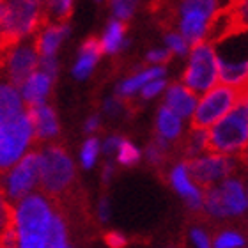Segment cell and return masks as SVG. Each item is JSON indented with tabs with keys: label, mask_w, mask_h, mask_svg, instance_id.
I'll return each instance as SVG.
<instances>
[{
	"label": "cell",
	"mask_w": 248,
	"mask_h": 248,
	"mask_svg": "<svg viewBox=\"0 0 248 248\" xmlns=\"http://www.w3.org/2000/svg\"><path fill=\"white\" fill-rule=\"evenodd\" d=\"M99 156V140L98 139H89L83 144L82 151H80V161H82L83 169H93L98 161Z\"/></svg>",
	"instance_id": "83f0119b"
},
{
	"label": "cell",
	"mask_w": 248,
	"mask_h": 248,
	"mask_svg": "<svg viewBox=\"0 0 248 248\" xmlns=\"http://www.w3.org/2000/svg\"><path fill=\"white\" fill-rule=\"evenodd\" d=\"M245 243H247V239H245L239 232L225 231V232L218 234L213 245L218 248H238V247H245Z\"/></svg>",
	"instance_id": "f1b7e54d"
},
{
	"label": "cell",
	"mask_w": 248,
	"mask_h": 248,
	"mask_svg": "<svg viewBox=\"0 0 248 248\" xmlns=\"http://www.w3.org/2000/svg\"><path fill=\"white\" fill-rule=\"evenodd\" d=\"M103 52L101 48V41H98L96 37H89L87 41L83 43L78 53V61L73 67V77L77 80H85L91 77L93 69L96 67L99 61V55Z\"/></svg>",
	"instance_id": "ac0fdd59"
},
{
	"label": "cell",
	"mask_w": 248,
	"mask_h": 248,
	"mask_svg": "<svg viewBox=\"0 0 248 248\" xmlns=\"http://www.w3.org/2000/svg\"><path fill=\"white\" fill-rule=\"evenodd\" d=\"M145 156L149 160L151 165H161L169 156V140H165L163 137H156L145 149Z\"/></svg>",
	"instance_id": "484cf974"
},
{
	"label": "cell",
	"mask_w": 248,
	"mask_h": 248,
	"mask_svg": "<svg viewBox=\"0 0 248 248\" xmlns=\"http://www.w3.org/2000/svg\"><path fill=\"white\" fill-rule=\"evenodd\" d=\"M11 217H13V215H11ZM9 220H11V218H9ZM9 220H2V218H0V232H2V231H4L5 225L9 223Z\"/></svg>",
	"instance_id": "7bdbcfd3"
},
{
	"label": "cell",
	"mask_w": 248,
	"mask_h": 248,
	"mask_svg": "<svg viewBox=\"0 0 248 248\" xmlns=\"http://www.w3.org/2000/svg\"><path fill=\"white\" fill-rule=\"evenodd\" d=\"M98 215H99V220H101V222H107V220L110 218V201L107 199V197H103V199L99 201Z\"/></svg>",
	"instance_id": "f35d334b"
},
{
	"label": "cell",
	"mask_w": 248,
	"mask_h": 248,
	"mask_svg": "<svg viewBox=\"0 0 248 248\" xmlns=\"http://www.w3.org/2000/svg\"><path fill=\"white\" fill-rule=\"evenodd\" d=\"M115 155H117V161L123 167H133L140 160L139 147H135L129 140H123V144L119 145V149L115 151Z\"/></svg>",
	"instance_id": "4316f807"
},
{
	"label": "cell",
	"mask_w": 248,
	"mask_h": 248,
	"mask_svg": "<svg viewBox=\"0 0 248 248\" xmlns=\"http://www.w3.org/2000/svg\"><path fill=\"white\" fill-rule=\"evenodd\" d=\"M186 165H188L193 181L199 186L207 188L217 181H222L227 176H231L234 169L238 167V161L234 155H223V153L213 151L209 155L193 156Z\"/></svg>",
	"instance_id": "8fae6325"
},
{
	"label": "cell",
	"mask_w": 248,
	"mask_h": 248,
	"mask_svg": "<svg viewBox=\"0 0 248 248\" xmlns=\"http://www.w3.org/2000/svg\"><path fill=\"white\" fill-rule=\"evenodd\" d=\"M170 183L174 186V190L185 199L190 209L199 211L204 206V193L201 191L199 185L193 181L188 165L186 163H177L170 172Z\"/></svg>",
	"instance_id": "7c38bea8"
},
{
	"label": "cell",
	"mask_w": 248,
	"mask_h": 248,
	"mask_svg": "<svg viewBox=\"0 0 248 248\" xmlns=\"http://www.w3.org/2000/svg\"><path fill=\"white\" fill-rule=\"evenodd\" d=\"M239 103V93L238 89L231 85H213L209 91L204 93L199 101L197 108L193 112V121L191 126L197 128H211L213 124L220 121L223 115Z\"/></svg>",
	"instance_id": "30bf717a"
},
{
	"label": "cell",
	"mask_w": 248,
	"mask_h": 248,
	"mask_svg": "<svg viewBox=\"0 0 248 248\" xmlns=\"http://www.w3.org/2000/svg\"><path fill=\"white\" fill-rule=\"evenodd\" d=\"M23 112H25V105L18 87L7 78H0V123L16 119Z\"/></svg>",
	"instance_id": "2e32d148"
},
{
	"label": "cell",
	"mask_w": 248,
	"mask_h": 248,
	"mask_svg": "<svg viewBox=\"0 0 248 248\" xmlns=\"http://www.w3.org/2000/svg\"><path fill=\"white\" fill-rule=\"evenodd\" d=\"M147 59H149V62H155V64L169 62L172 59V52L170 50H153V52L147 53Z\"/></svg>",
	"instance_id": "d590c367"
},
{
	"label": "cell",
	"mask_w": 248,
	"mask_h": 248,
	"mask_svg": "<svg viewBox=\"0 0 248 248\" xmlns=\"http://www.w3.org/2000/svg\"><path fill=\"white\" fill-rule=\"evenodd\" d=\"M75 0H46L43 18L46 23H66L71 16Z\"/></svg>",
	"instance_id": "7402d4cb"
},
{
	"label": "cell",
	"mask_w": 248,
	"mask_h": 248,
	"mask_svg": "<svg viewBox=\"0 0 248 248\" xmlns=\"http://www.w3.org/2000/svg\"><path fill=\"white\" fill-rule=\"evenodd\" d=\"M220 0H181L177 7L179 31L191 46L206 39L207 27L220 11Z\"/></svg>",
	"instance_id": "9c48e42d"
},
{
	"label": "cell",
	"mask_w": 248,
	"mask_h": 248,
	"mask_svg": "<svg viewBox=\"0 0 248 248\" xmlns=\"http://www.w3.org/2000/svg\"><path fill=\"white\" fill-rule=\"evenodd\" d=\"M43 0H2L0 34L4 41L16 43L36 32L43 23Z\"/></svg>",
	"instance_id": "7a4b0ae2"
},
{
	"label": "cell",
	"mask_w": 248,
	"mask_h": 248,
	"mask_svg": "<svg viewBox=\"0 0 248 248\" xmlns=\"http://www.w3.org/2000/svg\"><path fill=\"white\" fill-rule=\"evenodd\" d=\"M98 126H99V117L98 115H91L87 121H85V131H94V129H98Z\"/></svg>",
	"instance_id": "ab89813d"
},
{
	"label": "cell",
	"mask_w": 248,
	"mask_h": 248,
	"mask_svg": "<svg viewBox=\"0 0 248 248\" xmlns=\"http://www.w3.org/2000/svg\"><path fill=\"white\" fill-rule=\"evenodd\" d=\"M123 137H117V135H114V137H108L107 139V142H105L103 145V153L105 155H114L115 151L119 149V145L123 144Z\"/></svg>",
	"instance_id": "8d00e7d4"
},
{
	"label": "cell",
	"mask_w": 248,
	"mask_h": 248,
	"mask_svg": "<svg viewBox=\"0 0 248 248\" xmlns=\"http://www.w3.org/2000/svg\"><path fill=\"white\" fill-rule=\"evenodd\" d=\"M105 243L108 245V247L119 248V247H124V245H126V238L119 232H108L107 236H105Z\"/></svg>",
	"instance_id": "74e56055"
},
{
	"label": "cell",
	"mask_w": 248,
	"mask_h": 248,
	"mask_svg": "<svg viewBox=\"0 0 248 248\" xmlns=\"http://www.w3.org/2000/svg\"><path fill=\"white\" fill-rule=\"evenodd\" d=\"M75 181V165L66 151L59 145H50L41 153L39 185L43 191L52 197L66 193Z\"/></svg>",
	"instance_id": "8992f818"
},
{
	"label": "cell",
	"mask_w": 248,
	"mask_h": 248,
	"mask_svg": "<svg viewBox=\"0 0 248 248\" xmlns=\"http://www.w3.org/2000/svg\"><path fill=\"white\" fill-rule=\"evenodd\" d=\"M96 2H101V0H96Z\"/></svg>",
	"instance_id": "bcb514c9"
},
{
	"label": "cell",
	"mask_w": 248,
	"mask_h": 248,
	"mask_svg": "<svg viewBox=\"0 0 248 248\" xmlns=\"http://www.w3.org/2000/svg\"><path fill=\"white\" fill-rule=\"evenodd\" d=\"M112 174H114V165L108 161V163L105 165V169H103V181L108 183L110 179H112Z\"/></svg>",
	"instance_id": "60d3db41"
},
{
	"label": "cell",
	"mask_w": 248,
	"mask_h": 248,
	"mask_svg": "<svg viewBox=\"0 0 248 248\" xmlns=\"http://www.w3.org/2000/svg\"><path fill=\"white\" fill-rule=\"evenodd\" d=\"M241 161H243L245 167L248 169V144H247V147H245V149L241 151Z\"/></svg>",
	"instance_id": "b9f144b4"
},
{
	"label": "cell",
	"mask_w": 248,
	"mask_h": 248,
	"mask_svg": "<svg viewBox=\"0 0 248 248\" xmlns=\"http://www.w3.org/2000/svg\"><path fill=\"white\" fill-rule=\"evenodd\" d=\"M139 0H112V13L119 20H129L137 9Z\"/></svg>",
	"instance_id": "f546056e"
},
{
	"label": "cell",
	"mask_w": 248,
	"mask_h": 248,
	"mask_svg": "<svg viewBox=\"0 0 248 248\" xmlns=\"http://www.w3.org/2000/svg\"><path fill=\"white\" fill-rule=\"evenodd\" d=\"M190 238H191V241H193V245H195V247H199V248H207L209 245H213L206 231H202V229H199V227L191 229Z\"/></svg>",
	"instance_id": "d6a6232c"
},
{
	"label": "cell",
	"mask_w": 248,
	"mask_h": 248,
	"mask_svg": "<svg viewBox=\"0 0 248 248\" xmlns=\"http://www.w3.org/2000/svg\"><path fill=\"white\" fill-rule=\"evenodd\" d=\"M163 75H165V69H163L161 66H155V67H149V69H144V71L135 73L133 77L126 78L124 82L119 83V87H117V96H119L121 99L131 98V96H133L135 93H139L140 89L144 87L149 80L163 77Z\"/></svg>",
	"instance_id": "d6986e66"
},
{
	"label": "cell",
	"mask_w": 248,
	"mask_h": 248,
	"mask_svg": "<svg viewBox=\"0 0 248 248\" xmlns=\"http://www.w3.org/2000/svg\"><path fill=\"white\" fill-rule=\"evenodd\" d=\"M39 69H43L45 73H48L50 77H57L59 66H57V59L55 55L53 57H39Z\"/></svg>",
	"instance_id": "836d02e7"
},
{
	"label": "cell",
	"mask_w": 248,
	"mask_h": 248,
	"mask_svg": "<svg viewBox=\"0 0 248 248\" xmlns=\"http://www.w3.org/2000/svg\"><path fill=\"white\" fill-rule=\"evenodd\" d=\"M34 137V128L29 110L20 114L16 119L0 123V176L16 165L25 155Z\"/></svg>",
	"instance_id": "5b68a950"
},
{
	"label": "cell",
	"mask_w": 248,
	"mask_h": 248,
	"mask_svg": "<svg viewBox=\"0 0 248 248\" xmlns=\"http://www.w3.org/2000/svg\"><path fill=\"white\" fill-rule=\"evenodd\" d=\"M67 34H69L67 23H43L37 29L36 37V50L39 57H53Z\"/></svg>",
	"instance_id": "4fadbf2b"
},
{
	"label": "cell",
	"mask_w": 248,
	"mask_h": 248,
	"mask_svg": "<svg viewBox=\"0 0 248 248\" xmlns=\"http://www.w3.org/2000/svg\"><path fill=\"white\" fill-rule=\"evenodd\" d=\"M53 209L43 195L29 193L13 207V222L18 231V247L46 248Z\"/></svg>",
	"instance_id": "6da1fadb"
},
{
	"label": "cell",
	"mask_w": 248,
	"mask_h": 248,
	"mask_svg": "<svg viewBox=\"0 0 248 248\" xmlns=\"http://www.w3.org/2000/svg\"><path fill=\"white\" fill-rule=\"evenodd\" d=\"M41 172V153L31 151L21 156L20 161L0 176V190L4 191L7 201L18 202L29 195L34 186L39 183Z\"/></svg>",
	"instance_id": "ba28073f"
},
{
	"label": "cell",
	"mask_w": 248,
	"mask_h": 248,
	"mask_svg": "<svg viewBox=\"0 0 248 248\" xmlns=\"http://www.w3.org/2000/svg\"><path fill=\"white\" fill-rule=\"evenodd\" d=\"M247 193H248V188H247Z\"/></svg>",
	"instance_id": "7dc6e473"
},
{
	"label": "cell",
	"mask_w": 248,
	"mask_h": 248,
	"mask_svg": "<svg viewBox=\"0 0 248 248\" xmlns=\"http://www.w3.org/2000/svg\"><path fill=\"white\" fill-rule=\"evenodd\" d=\"M232 16L236 31H248V0H229L225 5Z\"/></svg>",
	"instance_id": "d4e9b609"
},
{
	"label": "cell",
	"mask_w": 248,
	"mask_h": 248,
	"mask_svg": "<svg viewBox=\"0 0 248 248\" xmlns=\"http://www.w3.org/2000/svg\"><path fill=\"white\" fill-rule=\"evenodd\" d=\"M197 101H199V99H197V94L191 93L186 85L176 83V85H170V87L167 89L165 105L170 110H174L181 119L193 115V112H195V108H197Z\"/></svg>",
	"instance_id": "e0dca14e"
},
{
	"label": "cell",
	"mask_w": 248,
	"mask_h": 248,
	"mask_svg": "<svg viewBox=\"0 0 248 248\" xmlns=\"http://www.w3.org/2000/svg\"><path fill=\"white\" fill-rule=\"evenodd\" d=\"M0 9H2V0H0Z\"/></svg>",
	"instance_id": "f6af8a7d"
},
{
	"label": "cell",
	"mask_w": 248,
	"mask_h": 248,
	"mask_svg": "<svg viewBox=\"0 0 248 248\" xmlns=\"http://www.w3.org/2000/svg\"><path fill=\"white\" fill-rule=\"evenodd\" d=\"M186 155L193 158V156H199L201 153L209 149V128H197V126H191V133L188 137L185 144Z\"/></svg>",
	"instance_id": "cb8c5ba5"
},
{
	"label": "cell",
	"mask_w": 248,
	"mask_h": 248,
	"mask_svg": "<svg viewBox=\"0 0 248 248\" xmlns=\"http://www.w3.org/2000/svg\"><path fill=\"white\" fill-rule=\"evenodd\" d=\"M218 80V59L211 43L201 41L193 45L190 62L183 75V82L191 93L204 94L217 85Z\"/></svg>",
	"instance_id": "52a82bcc"
},
{
	"label": "cell",
	"mask_w": 248,
	"mask_h": 248,
	"mask_svg": "<svg viewBox=\"0 0 248 248\" xmlns=\"http://www.w3.org/2000/svg\"><path fill=\"white\" fill-rule=\"evenodd\" d=\"M29 115H31L32 128H34V137L37 140H50L59 135L57 115L46 103L31 105Z\"/></svg>",
	"instance_id": "5bb4252c"
},
{
	"label": "cell",
	"mask_w": 248,
	"mask_h": 248,
	"mask_svg": "<svg viewBox=\"0 0 248 248\" xmlns=\"http://www.w3.org/2000/svg\"><path fill=\"white\" fill-rule=\"evenodd\" d=\"M123 110H124V103L121 101V99L110 98V99H107V101H105V112H107L108 115H112V117L119 115Z\"/></svg>",
	"instance_id": "e575fe53"
},
{
	"label": "cell",
	"mask_w": 248,
	"mask_h": 248,
	"mask_svg": "<svg viewBox=\"0 0 248 248\" xmlns=\"http://www.w3.org/2000/svg\"><path fill=\"white\" fill-rule=\"evenodd\" d=\"M5 43H7V41H4V37H2V34H0V48H2V46H4V45H5Z\"/></svg>",
	"instance_id": "ee69618b"
},
{
	"label": "cell",
	"mask_w": 248,
	"mask_h": 248,
	"mask_svg": "<svg viewBox=\"0 0 248 248\" xmlns=\"http://www.w3.org/2000/svg\"><path fill=\"white\" fill-rule=\"evenodd\" d=\"M156 128H158V135L163 137L165 140H177L181 137L183 131V123L181 117L170 110L167 105H163L158 110V117H156Z\"/></svg>",
	"instance_id": "ffe728a7"
},
{
	"label": "cell",
	"mask_w": 248,
	"mask_h": 248,
	"mask_svg": "<svg viewBox=\"0 0 248 248\" xmlns=\"http://www.w3.org/2000/svg\"><path fill=\"white\" fill-rule=\"evenodd\" d=\"M165 43L167 46H169V50L177 53V55H186L188 48H190V43L186 41L181 32H169L165 36Z\"/></svg>",
	"instance_id": "4dcf8cb0"
},
{
	"label": "cell",
	"mask_w": 248,
	"mask_h": 248,
	"mask_svg": "<svg viewBox=\"0 0 248 248\" xmlns=\"http://www.w3.org/2000/svg\"><path fill=\"white\" fill-rule=\"evenodd\" d=\"M204 207L211 217H241L248 209V193L241 179H223L217 186H207L204 193Z\"/></svg>",
	"instance_id": "277c9868"
},
{
	"label": "cell",
	"mask_w": 248,
	"mask_h": 248,
	"mask_svg": "<svg viewBox=\"0 0 248 248\" xmlns=\"http://www.w3.org/2000/svg\"><path fill=\"white\" fill-rule=\"evenodd\" d=\"M165 87H167V82L163 80V77L153 78V80H149L144 87L140 89V96H142V99H151L155 98V96H158Z\"/></svg>",
	"instance_id": "1f68e13d"
},
{
	"label": "cell",
	"mask_w": 248,
	"mask_h": 248,
	"mask_svg": "<svg viewBox=\"0 0 248 248\" xmlns=\"http://www.w3.org/2000/svg\"><path fill=\"white\" fill-rule=\"evenodd\" d=\"M124 34H126V25L123 20L115 18L108 23L103 37H101V48L105 53H117L121 48L126 45L124 41Z\"/></svg>",
	"instance_id": "44dd1931"
},
{
	"label": "cell",
	"mask_w": 248,
	"mask_h": 248,
	"mask_svg": "<svg viewBox=\"0 0 248 248\" xmlns=\"http://www.w3.org/2000/svg\"><path fill=\"white\" fill-rule=\"evenodd\" d=\"M248 144V108L238 103L209 128V149L223 155H241Z\"/></svg>",
	"instance_id": "3957f363"
},
{
	"label": "cell",
	"mask_w": 248,
	"mask_h": 248,
	"mask_svg": "<svg viewBox=\"0 0 248 248\" xmlns=\"http://www.w3.org/2000/svg\"><path fill=\"white\" fill-rule=\"evenodd\" d=\"M69 247V239H67V227L66 222L62 218L61 213H53L52 225L48 231V245L46 248H66Z\"/></svg>",
	"instance_id": "603a6c76"
},
{
	"label": "cell",
	"mask_w": 248,
	"mask_h": 248,
	"mask_svg": "<svg viewBox=\"0 0 248 248\" xmlns=\"http://www.w3.org/2000/svg\"><path fill=\"white\" fill-rule=\"evenodd\" d=\"M53 80H55V78L50 77V75L45 73L43 69H36L34 73H31V75L25 78V82L20 85V93H21V96H23V101H25L29 107H31V105L45 103L46 96L50 94Z\"/></svg>",
	"instance_id": "9a60e30c"
}]
</instances>
